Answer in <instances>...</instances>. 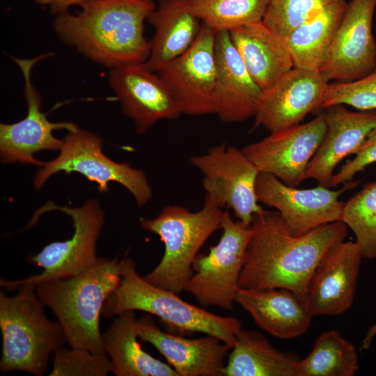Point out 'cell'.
<instances>
[{
    "instance_id": "6da1fadb",
    "label": "cell",
    "mask_w": 376,
    "mask_h": 376,
    "mask_svg": "<svg viewBox=\"0 0 376 376\" xmlns=\"http://www.w3.org/2000/svg\"><path fill=\"white\" fill-rule=\"evenodd\" d=\"M251 237L239 279L246 290L283 288L304 301L308 280L327 250L345 240L347 226L338 221L293 236L277 211L253 215Z\"/></svg>"
},
{
    "instance_id": "7a4b0ae2",
    "label": "cell",
    "mask_w": 376,
    "mask_h": 376,
    "mask_svg": "<svg viewBox=\"0 0 376 376\" xmlns=\"http://www.w3.org/2000/svg\"><path fill=\"white\" fill-rule=\"evenodd\" d=\"M77 14H58L59 38L91 60L110 69L145 63L151 43L144 22L155 9L152 0H84Z\"/></svg>"
},
{
    "instance_id": "3957f363",
    "label": "cell",
    "mask_w": 376,
    "mask_h": 376,
    "mask_svg": "<svg viewBox=\"0 0 376 376\" xmlns=\"http://www.w3.org/2000/svg\"><path fill=\"white\" fill-rule=\"evenodd\" d=\"M120 280L118 258L98 257L84 272L39 283L35 290L44 305L56 315L70 347L107 356L100 318L106 300Z\"/></svg>"
},
{
    "instance_id": "277c9868",
    "label": "cell",
    "mask_w": 376,
    "mask_h": 376,
    "mask_svg": "<svg viewBox=\"0 0 376 376\" xmlns=\"http://www.w3.org/2000/svg\"><path fill=\"white\" fill-rule=\"evenodd\" d=\"M121 280L109 296L102 315L113 318L125 311H140L155 315L169 327L182 333H203L219 338L231 348L242 322L233 316H221L180 299L178 294L141 277L131 257L120 260Z\"/></svg>"
},
{
    "instance_id": "5b68a950",
    "label": "cell",
    "mask_w": 376,
    "mask_h": 376,
    "mask_svg": "<svg viewBox=\"0 0 376 376\" xmlns=\"http://www.w3.org/2000/svg\"><path fill=\"white\" fill-rule=\"evenodd\" d=\"M16 290L13 296L0 291V369L41 376L50 355L67 343L66 336L59 322L45 315L35 285H22Z\"/></svg>"
},
{
    "instance_id": "8992f818",
    "label": "cell",
    "mask_w": 376,
    "mask_h": 376,
    "mask_svg": "<svg viewBox=\"0 0 376 376\" xmlns=\"http://www.w3.org/2000/svg\"><path fill=\"white\" fill-rule=\"evenodd\" d=\"M223 214L222 208L205 196L196 212L168 205L155 218L141 217V227L158 235L164 244L160 262L144 278L178 295L185 291L194 273L193 263L207 239L221 229Z\"/></svg>"
},
{
    "instance_id": "52a82bcc",
    "label": "cell",
    "mask_w": 376,
    "mask_h": 376,
    "mask_svg": "<svg viewBox=\"0 0 376 376\" xmlns=\"http://www.w3.org/2000/svg\"><path fill=\"white\" fill-rule=\"evenodd\" d=\"M102 139L93 132L79 127L68 132L58 157L44 162L36 172L34 187L40 189L57 173L76 172L96 183L102 193L108 191L111 182L120 184L133 196L138 207L144 206L152 198L145 173L127 163L113 161L102 152Z\"/></svg>"
},
{
    "instance_id": "ba28073f",
    "label": "cell",
    "mask_w": 376,
    "mask_h": 376,
    "mask_svg": "<svg viewBox=\"0 0 376 376\" xmlns=\"http://www.w3.org/2000/svg\"><path fill=\"white\" fill-rule=\"evenodd\" d=\"M59 210L71 217L74 226L72 237L47 244L29 262L43 270L38 274L18 280L0 279L5 289L16 290L22 285H33L58 279L77 276L90 268L97 260L96 244L104 224V214L95 199L87 200L81 207H69L47 203L38 215Z\"/></svg>"
},
{
    "instance_id": "9c48e42d",
    "label": "cell",
    "mask_w": 376,
    "mask_h": 376,
    "mask_svg": "<svg viewBox=\"0 0 376 376\" xmlns=\"http://www.w3.org/2000/svg\"><path fill=\"white\" fill-rule=\"evenodd\" d=\"M218 243L207 254H198L193 263V274L185 291L201 306L233 310L239 279L251 237L250 227L234 221L224 211Z\"/></svg>"
},
{
    "instance_id": "30bf717a",
    "label": "cell",
    "mask_w": 376,
    "mask_h": 376,
    "mask_svg": "<svg viewBox=\"0 0 376 376\" xmlns=\"http://www.w3.org/2000/svg\"><path fill=\"white\" fill-rule=\"evenodd\" d=\"M189 162L203 175L206 196L221 208L232 209L239 221L250 226L253 215L263 210L256 191L260 171L242 150L221 143Z\"/></svg>"
},
{
    "instance_id": "8fae6325",
    "label": "cell",
    "mask_w": 376,
    "mask_h": 376,
    "mask_svg": "<svg viewBox=\"0 0 376 376\" xmlns=\"http://www.w3.org/2000/svg\"><path fill=\"white\" fill-rule=\"evenodd\" d=\"M344 185L339 190L320 185L300 189L272 175L260 173L256 191L258 202L275 208L290 233L299 237L320 226L342 220L345 203L339 201V196L357 183L351 181Z\"/></svg>"
},
{
    "instance_id": "7c38bea8",
    "label": "cell",
    "mask_w": 376,
    "mask_h": 376,
    "mask_svg": "<svg viewBox=\"0 0 376 376\" xmlns=\"http://www.w3.org/2000/svg\"><path fill=\"white\" fill-rule=\"evenodd\" d=\"M217 32L202 23L192 45L158 73L169 86L182 114H213Z\"/></svg>"
},
{
    "instance_id": "4fadbf2b",
    "label": "cell",
    "mask_w": 376,
    "mask_h": 376,
    "mask_svg": "<svg viewBox=\"0 0 376 376\" xmlns=\"http://www.w3.org/2000/svg\"><path fill=\"white\" fill-rule=\"evenodd\" d=\"M47 56L48 54L33 58H13L23 75L28 110L24 119L0 125V156L3 162L31 164L40 167L44 162L33 157L36 152L60 151L63 147V139L54 136L53 131L63 129L70 132L78 128L70 122H51L41 111V97L33 84L31 72L33 66Z\"/></svg>"
},
{
    "instance_id": "5bb4252c",
    "label": "cell",
    "mask_w": 376,
    "mask_h": 376,
    "mask_svg": "<svg viewBox=\"0 0 376 376\" xmlns=\"http://www.w3.org/2000/svg\"><path fill=\"white\" fill-rule=\"evenodd\" d=\"M326 133L324 111L313 120L272 132L242 150L260 173L272 175L297 187L305 180L308 163Z\"/></svg>"
},
{
    "instance_id": "9a60e30c",
    "label": "cell",
    "mask_w": 376,
    "mask_h": 376,
    "mask_svg": "<svg viewBox=\"0 0 376 376\" xmlns=\"http://www.w3.org/2000/svg\"><path fill=\"white\" fill-rule=\"evenodd\" d=\"M363 258L355 242L343 240L327 250L306 287L304 303L313 317L338 315L352 306Z\"/></svg>"
},
{
    "instance_id": "2e32d148",
    "label": "cell",
    "mask_w": 376,
    "mask_h": 376,
    "mask_svg": "<svg viewBox=\"0 0 376 376\" xmlns=\"http://www.w3.org/2000/svg\"><path fill=\"white\" fill-rule=\"evenodd\" d=\"M329 81L320 71L292 68L262 91L253 128L272 132L300 124L320 109Z\"/></svg>"
},
{
    "instance_id": "e0dca14e",
    "label": "cell",
    "mask_w": 376,
    "mask_h": 376,
    "mask_svg": "<svg viewBox=\"0 0 376 376\" xmlns=\"http://www.w3.org/2000/svg\"><path fill=\"white\" fill-rule=\"evenodd\" d=\"M376 0H351L320 72L329 80L349 81L376 66V41L372 31Z\"/></svg>"
},
{
    "instance_id": "ac0fdd59",
    "label": "cell",
    "mask_w": 376,
    "mask_h": 376,
    "mask_svg": "<svg viewBox=\"0 0 376 376\" xmlns=\"http://www.w3.org/2000/svg\"><path fill=\"white\" fill-rule=\"evenodd\" d=\"M109 79L138 134L145 133L160 120L177 119L182 115L166 82L144 63L110 69Z\"/></svg>"
},
{
    "instance_id": "d6986e66",
    "label": "cell",
    "mask_w": 376,
    "mask_h": 376,
    "mask_svg": "<svg viewBox=\"0 0 376 376\" xmlns=\"http://www.w3.org/2000/svg\"><path fill=\"white\" fill-rule=\"evenodd\" d=\"M136 331L139 338L155 347L178 376H224L225 360L232 348L219 338L191 339L166 333L150 314L137 319Z\"/></svg>"
},
{
    "instance_id": "ffe728a7",
    "label": "cell",
    "mask_w": 376,
    "mask_h": 376,
    "mask_svg": "<svg viewBox=\"0 0 376 376\" xmlns=\"http://www.w3.org/2000/svg\"><path fill=\"white\" fill-rule=\"evenodd\" d=\"M214 50V113L225 123L254 117L263 91L247 70L229 31L217 33Z\"/></svg>"
},
{
    "instance_id": "44dd1931",
    "label": "cell",
    "mask_w": 376,
    "mask_h": 376,
    "mask_svg": "<svg viewBox=\"0 0 376 376\" xmlns=\"http://www.w3.org/2000/svg\"><path fill=\"white\" fill-rule=\"evenodd\" d=\"M326 133L305 171V180L330 187L334 171L347 156L355 154L369 132L376 127V111H352L344 104L324 111Z\"/></svg>"
},
{
    "instance_id": "7402d4cb",
    "label": "cell",
    "mask_w": 376,
    "mask_h": 376,
    "mask_svg": "<svg viewBox=\"0 0 376 376\" xmlns=\"http://www.w3.org/2000/svg\"><path fill=\"white\" fill-rule=\"evenodd\" d=\"M235 303L251 315L261 329L281 339L299 337L311 324L313 316L304 301L287 289L239 288Z\"/></svg>"
},
{
    "instance_id": "603a6c76",
    "label": "cell",
    "mask_w": 376,
    "mask_h": 376,
    "mask_svg": "<svg viewBox=\"0 0 376 376\" xmlns=\"http://www.w3.org/2000/svg\"><path fill=\"white\" fill-rule=\"evenodd\" d=\"M147 20L155 34L144 63L155 72L184 54L196 40L202 26L190 0H158Z\"/></svg>"
},
{
    "instance_id": "cb8c5ba5",
    "label": "cell",
    "mask_w": 376,
    "mask_h": 376,
    "mask_svg": "<svg viewBox=\"0 0 376 376\" xmlns=\"http://www.w3.org/2000/svg\"><path fill=\"white\" fill-rule=\"evenodd\" d=\"M253 80L262 91L272 86L294 68L285 39L267 27L263 21L229 31Z\"/></svg>"
},
{
    "instance_id": "d4e9b609",
    "label": "cell",
    "mask_w": 376,
    "mask_h": 376,
    "mask_svg": "<svg viewBox=\"0 0 376 376\" xmlns=\"http://www.w3.org/2000/svg\"><path fill=\"white\" fill-rule=\"evenodd\" d=\"M134 311L115 316L102 334L104 350L113 364L116 376H178L169 364L155 358L139 343Z\"/></svg>"
},
{
    "instance_id": "484cf974",
    "label": "cell",
    "mask_w": 376,
    "mask_h": 376,
    "mask_svg": "<svg viewBox=\"0 0 376 376\" xmlns=\"http://www.w3.org/2000/svg\"><path fill=\"white\" fill-rule=\"evenodd\" d=\"M228 357L224 376H298L297 354L276 349L255 330L242 328Z\"/></svg>"
},
{
    "instance_id": "4316f807",
    "label": "cell",
    "mask_w": 376,
    "mask_h": 376,
    "mask_svg": "<svg viewBox=\"0 0 376 376\" xmlns=\"http://www.w3.org/2000/svg\"><path fill=\"white\" fill-rule=\"evenodd\" d=\"M347 3L346 0H336L288 36L285 41L295 68L321 70Z\"/></svg>"
},
{
    "instance_id": "83f0119b",
    "label": "cell",
    "mask_w": 376,
    "mask_h": 376,
    "mask_svg": "<svg viewBox=\"0 0 376 376\" xmlns=\"http://www.w3.org/2000/svg\"><path fill=\"white\" fill-rule=\"evenodd\" d=\"M359 368L356 348L339 331L318 337L311 352L300 359L298 376H354Z\"/></svg>"
},
{
    "instance_id": "f1b7e54d",
    "label": "cell",
    "mask_w": 376,
    "mask_h": 376,
    "mask_svg": "<svg viewBox=\"0 0 376 376\" xmlns=\"http://www.w3.org/2000/svg\"><path fill=\"white\" fill-rule=\"evenodd\" d=\"M270 0H190L192 10L217 33L263 21Z\"/></svg>"
},
{
    "instance_id": "f546056e",
    "label": "cell",
    "mask_w": 376,
    "mask_h": 376,
    "mask_svg": "<svg viewBox=\"0 0 376 376\" xmlns=\"http://www.w3.org/2000/svg\"><path fill=\"white\" fill-rule=\"evenodd\" d=\"M341 221L353 232L363 257L376 259V181L345 203Z\"/></svg>"
},
{
    "instance_id": "4dcf8cb0",
    "label": "cell",
    "mask_w": 376,
    "mask_h": 376,
    "mask_svg": "<svg viewBox=\"0 0 376 376\" xmlns=\"http://www.w3.org/2000/svg\"><path fill=\"white\" fill-rule=\"evenodd\" d=\"M336 0H270L263 19L273 32L285 39L297 26Z\"/></svg>"
},
{
    "instance_id": "1f68e13d",
    "label": "cell",
    "mask_w": 376,
    "mask_h": 376,
    "mask_svg": "<svg viewBox=\"0 0 376 376\" xmlns=\"http://www.w3.org/2000/svg\"><path fill=\"white\" fill-rule=\"evenodd\" d=\"M336 104L350 105L360 111L376 109V66L360 79L329 84L320 109Z\"/></svg>"
},
{
    "instance_id": "d6a6232c",
    "label": "cell",
    "mask_w": 376,
    "mask_h": 376,
    "mask_svg": "<svg viewBox=\"0 0 376 376\" xmlns=\"http://www.w3.org/2000/svg\"><path fill=\"white\" fill-rule=\"evenodd\" d=\"M112 371L113 364L107 356L63 345L54 352L53 368L49 375L105 376Z\"/></svg>"
},
{
    "instance_id": "836d02e7",
    "label": "cell",
    "mask_w": 376,
    "mask_h": 376,
    "mask_svg": "<svg viewBox=\"0 0 376 376\" xmlns=\"http://www.w3.org/2000/svg\"><path fill=\"white\" fill-rule=\"evenodd\" d=\"M354 155L352 159L347 161L333 175L330 187L351 182L356 174L376 162V127L369 132Z\"/></svg>"
},
{
    "instance_id": "e575fe53",
    "label": "cell",
    "mask_w": 376,
    "mask_h": 376,
    "mask_svg": "<svg viewBox=\"0 0 376 376\" xmlns=\"http://www.w3.org/2000/svg\"><path fill=\"white\" fill-rule=\"evenodd\" d=\"M36 2L49 6L52 12L54 13H62L66 12L67 9L73 5H79L84 0H33Z\"/></svg>"
},
{
    "instance_id": "d590c367",
    "label": "cell",
    "mask_w": 376,
    "mask_h": 376,
    "mask_svg": "<svg viewBox=\"0 0 376 376\" xmlns=\"http://www.w3.org/2000/svg\"><path fill=\"white\" fill-rule=\"evenodd\" d=\"M376 336V322L368 329L362 340L361 350H367L370 347L372 342Z\"/></svg>"
}]
</instances>
